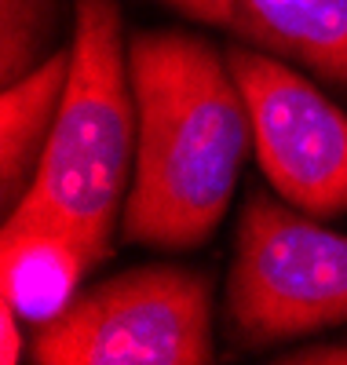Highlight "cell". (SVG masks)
<instances>
[{
	"label": "cell",
	"mask_w": 347,
	"mask_h": 365,
	"mask_svg": "<svg viewBox=\"0 0 347 365\" xmlns=\"http://www.w3.org/2000/svg\"><path fill=\"white\" fill-rule=\"evenodd\" d=\"M70 73V48L51 51L44 63L11 84H0V201L4 212L19 205L37 175L51 139Z\"/></svg>",
	"instance_id": "cell-8"
},
{
	"label": "cell",
	"mask_w": 347,
	"mask_h": 365,
	"mask_svg": "<svg viewBox=\"0 0 347 365\" xmlns=\"http://www.w3.org/2000/svg\"><path fill=\"white\" fill-rule=\"evenodd\" d=\"M176 15L223 29L238 44L347 88V0H161Z\"/></svg>",
	"instance_id": "cell-6"
},
{
	"label": "cell",
	"mask_w": 347,
	"mask_h": 365,
	"mask_svg": "<svg viewBox=\"0 0 347 365\" xmlns=\"http://www.w3.org/2000/svg\"><path fill=\"white\" fill-rule=\"evenodd\" d=\"M96 267L81 241L55 223L4 216L0 230V296L22 322L44 325L62 314Z\"/></svg>",
	"instance_id": "cell-7"
},
{
	"label": "cell",
	"mask_w": 347,
	"mask_h": 365,
	"mask_svg": "<svg viewBox=\"0 0 347 365\" xmlns=\"http://www.w3.org/2000/svg\"><path fill=\"white\" fill-rule=\"evenodd\" d=\"M223 322L238 351H271L347 325V234L252 187L238 216Z\"/></svg>",
	"instance_id": "cell-3"
},
{
	"label": "cell",
	"mask_w": 347,
	"mask_h": 365,
	"mask_svg": "<svg viewBox=\"0 0 347 365\" xmlns=\"http://www.w3.org/2000/svg\"><path fill=\"white\" fill-rule=\"evenodd\" d=\"M139 113L117 0H74L70 73L29 190L8 216L70 230L99 263L114 252L136 175Z\"/></svg>",
	"instance_id": "cell-2"
},
{
	"label": "cell",
	"mask_w": 347,
	"mask_h": 365,
	"mask_svg": "<svg viewBox=\"0 0 347 365\" xmlns=\"http://www.w3.org/2000/svg\"><path fill=\"white\" fill-rule=\"evenodd\" d=\"M62 0H0V84L34 73L59 34Z\"/></svg>",
	"instance_id": "cell-9"
},
{
	"label": "cell",
	"mask_w": 347,
	"mask_h": 365,
	"mask_svg": "<svg viewBox=\"0 0 347 365\" xmlns=\"http://www.w3.org/2000/svg\"><path fill=\"white\" fill-rule=\"evenodd\" d=\"M245 96L252 146L271 190L318 220L347 212V113L293 63L248 44L227 48Z\"/></svg>",
	"instance_id": "cell-5"
},
{
	"label": "cell",
	"mask_w": 347,
	"mask_h": 365,
	"mask_svg": "<svg viewBox=\"0 0 347 365\" xmlns=\"http://www.w3.org/2000/svg\"><path fill=\"white\" fill-rule=\"evenodd\" d=\"M22 351H26L22 318H19V311L11 307V303L0 299V361H4V365H19Z\"/></svg>",
	"instance_id": "cell-11"
},
{
	"label": "cell",
	"mask_w": 347,
	"mask_h": 365,
	"mask_svg": "<svg viewBox=\"0 0 347 365\" xmlns=\"http://www.w3.org/2000/svg\"><path fill=\"white\" fill-rule=\"evenodd\" d=\"M271 361H281V365H347V332L336 340H322V344L286 347Z\"/></svg>",
	"instance_id": "cell-10"
},
{
	"label": "cell",
	"mask_w": 347,
	"mask_h": 365,
	"mask_svg": "<svg viewBox=\"0 0 347 365\" xmlns=\"http://www.w3.org/2000/svg\"><path fill=\"white\" fill-rule=\"evenodd\" d=\"M129 73L139 143L121 237L161 252L201 249L227 216L252 146L227 51L191 29H139L129 37Z\"/></svg>",
	"instance_id": "cell-1"
},
{
	"label": "cell",
	"mask_w": 347,
	"mask_h": 365,
	"mask_svg": "<svg viewBox=\"0 0 347 365\" xmlns=\"http://www.w3.org/2000/svg\"><path fill=\"white\" fill-rule=\"evenodd\" d=\"M212 274L146 263L81 289L29 344L41 365H208L216 361Z\"/></svg>",
	"instance_id": "cell-4"
}]
</instances>
